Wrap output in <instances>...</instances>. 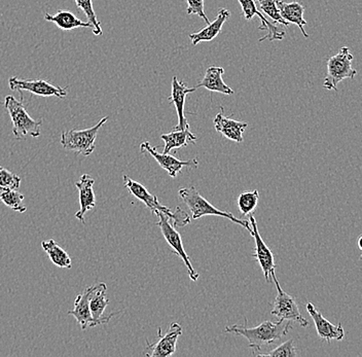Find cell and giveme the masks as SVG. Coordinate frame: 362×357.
<instances>
[{
  "label": "cell",
  "mask_w": 362,
  "mask_h": 357,
  "mask_svg": "<svg viewBox=\"0 0 362 357\" xmlns=\"http://www.w3.org/2000/svg\"><path fill=\"white\" fill-rule=\"evenodd\" d=\"M42 247L54 265L58 268L71 269L72 263L69 254L60 247L55 240L49 239V240L42 241Z\"/></svg>",
  "instance_id": "obj_25"
},
{
  "label": "cell",
  "mask_w": 362,
  "mask_h": 357,
  "mask_svg": "<svg viewBox=\"0 0 362 357\" xmlns=\"http://www.w3.org/2000/svg\"><path fill=\"white\" fill-rule=\"evenodd\" d=\"M76 4L79 10L83 11V13H85L88 22L92 25L93 35L95 36L103 35L101 23L99 22L96 12L94 10V6H93V0H76Z\"/></svg>",
  "instance_id": "obj_28"
},
{
  "label": "cell",
  "mask_w": 362,
  "mask_h": 357,
  "mask_svg": "<svg viewBox=\"0 0 362 357\" xmlns=\"http://www.w3.org/2000/svg\"><path fill=\"white\" fill-rule=\"evenodd\" d=\"M94 184L95 180L90 177L89 174H83L79 182H76L79 195V210L76 213V218L83 223H86L85 214L96 205V198H95L94 189H93Z\"/></svg>",
  "instance_id": "obj_17"
},
{
  "label": "cell",
  "mask_w": 362,
  "mask_h": 357,
  "mask_svg": "<svg viewBox=\"0 0 362 357\" xmlns=\"http://www.w3.org/2000/svg\"><path fill=\"white\" fill-rule=\"evenodd\" d=\"M296 356H298V352H296V346L293 345V339H291V340L286 341V342L283 343V344L278 346V347L272 350L269 353L257 354V356L262 357H296Z\"/></svg>",
  "instance_id": "obj_31"
},
{
  "label": "cell",
  "mask_w": 362,
  "mask_h": 357,
  "mask_svg": "<svg viewBox=\"0 0 362 357\" xmlns=\"http://www.w3.org/2000/svg\"><path fill=\"white\" fill-rule=\"evenodd\" d=\"M361 240H362V236L358 237V240H357V244H358L359 250H362V245H361Z\"/></svg>",
  "instance_id": "obj_33"
},
{
  "label": "cell",
  "mask_w": 362,
  "mask_h": 357,
  "mask_svg": "<svg viewBox=\"0 0 362 357\" xmlns=\"http://www.w3.org/2000/svg\"><path fill=\"white\" fill-rule=\"evenodd\" d=\"M21 185V177L0 167V192L18 189Z\"/></svg>",
  "instance_id": "obj_30"
},
{
  "label": "cell",
  "mask_w": 362,
  "mask_h": 357,
  "mask_svg": "<svg viewBox=\"0 0 362 357\" xmlns=\"http://www.w3.org/2000/svg\"><path fill=\"white\" fill-rule=\"evenodd\" d=\"M277 2L278 0H257V4H259L260 11L262 13H266L274 22H277L283 26H288L289 24L285 22L280 16Z\"/></svg>",
  "instance_id": "obj_29"
},
{
  "label": "cell",
  "mask_w": 362,
  "mask_h": 357,
  "mask_svg": "<svg viewBox=\"0 0 362 357\" xmlns=\"http://www.w3.org/2000/svg\"><path fill=\"white\" fill-rule=\"evenodd\" d=\"M278 10H279L280 16L285 22L288 24H294L300 28L302 31L303 35L305 38L309 37L307 31H305V26L307 25L304 18L305 8L300 2H286L282 0H278L277 2Z\"/></svg>",
  "instance_id": "obj_21"
},
{
  "label": "cell",
  "mask_w": 362,
  "mask_h": 357,
  "mask_svg": "<svg viewBox=\"0 0 362 357\" xmlns=\"http://www.w3.org/2000/svg\"><path fill=\"white\" fill-rule=\"evenodd\" d=\"M106 291H107V286L105 283H103V282L97 283L95 286L94 293L90 297V311L93 320L96 322V325L105 324V323L110 322V320L115 315L113 313L107 316H103L106 307L110 304V300L106 297Z\"/></svg>",
  "instance_id": "obj_19"
},
{
  "label": "cell",
  "mask_w": 362,
  "mask_h": 357,
  "mask_svg": "<svg viewBox=\"0 0 362 357\" xmlns=\"http://www.w3.org/2000/svg\"><path fill=\"white\" fill-rule=\"evenodd\" d=\"M157 216H158L157 226L162 230L163 236L166 239L170 247L172 248V252L177 254L182 259L183 263H185V267L187 268L189 278H191L192 281H197L200 275L194 271V267H192L191 261H189V255L185 252L180 233L176 230L174 226L171 225L168 216H165L162 212H158Z\"/></svg>",
  "instance_id": "obj_8"
},
{
  "label": "cell",
  "mask_w": 362,
  "mask_h": 357,
  "mask_svg": "<svg viewBox=\"0 0 362 357\" xmlns=\"http://www.w3.org/2000/svg\"><path fill=\"white\" fill-rule=\"evenodd\" d=\"M223 74H225V69L223 67L210 66L206 70L203 80L196 86L197 89L205 88L208 91L219 93V94H234V90L223 81Z\"/></svg>",
  "instance_id": "obj_20"
},
{
  "label": "cell",
  "mask_w": 362,
  "mask_h": 357,
  "mask_svg": "<svg viewBox=\"0 0 362 357\" xmlns=\"http://www.w3.org/2000/svg\"><path fill=\"white\" fill-rule=\"evenodd\" d=\"M196 91V87H187L185 81L178 80L177 76H173L171 96L168 98L170 103H173L175 106L178 115V124L173 128V130H185V129L189 128L185 115V99H187V95Z\"/></svg>",
  "instance_id": "obj_14"
},
{
  "label": "cell",
  "mask_w": 362,
  "mask_h": 357,
  "mask_svg": "<svg viewBox=\"0 0 362 357\" xmlns=\"http://www.w3.org/2000/svg\"><path fill=\"white\" fill-rule=\"evenodd\" d=\"M245 323L242 325L234 324L232 327H226V333L238 334L247 339L249 347L255 351H260L262 346L270 345L276 341L280 340L286 336L289 329H293L291 322L278 320L277 322H264L260 323L259 327H248Z\"/></svg>",
  "instance_id": "obj_1"
},
{
  "label": "cell",
  "mask_w": 362,
  "mask_h": 357,
  "mask_svg": "<svg viewBox=\"0 0 362 357\" xmlns=\"http://www.w3.org/2000/svg\"><path fill=\"white\" fill-rule=\"evenodd\" d=\"M259 200V194L257 189L255 191L242 192L238 197V208L242 216H247L255 211Z\"/></svg>",
  "instance_id": "obj_26"
},
{
  "label": "cell",
  "mask_w": 362,
  "mask_h": 357,
  "mask_svg": "<svg viewBox=\"0 0 362 357\" xmlns=\"http://www.w3.org/2000/svg\"><path fill=\"white\" fill-rule=\"evenodd\" d=\"M238 1H239L240 6H241L244 17H245L247 21H250L255 16H257L260 19V22H262L259 27V30L269 31L268 35L260 38L259 42H264V40H270V42L282 40L285 37V35H286L285 31L282 30L281 28H278L274 22L272 23L257 10V4H255V0H238Z\"/></svg>",
  "instance_id": "obj_13"
},
{
  "label": "cell",
  "mask_w": 362,
  "mask_h": 357,
  "mask_svg": "<svg viewBox=\"0 0 362 357\" xmlns=\"http://www.w3.org/2000/svg\"><path fill=\"white\" fill-rule=\"evenodd\" d=\"M204 1L205 0H187V15H197L206 22V24L210 23L209 18L206 16L205 10H204Z\"/></svg>",
  "instance_id": "obj_32"
},
{
  "label": "cell",
  "mask_w": 362,
  "mask_h": 357,
  "mask_svg": "<svg viewBox=\"0 0 362 357\" xmlns=\"http://www.w3.org/2000/svg\"><path fill=\"white\" fill-rule=\"evenodd\" d=\"M305 308H307L308 313L310 314L314 323H315L319 338L327 341L328 344L332 342V340L341 341L345 338V331H344L341 323L334 325L328 322L323 317L322 314L317 310L316 307L312 303H308Z\"/></svg>",
  "instance_id": "obj_15"
},
{
  "label": "cell",
  "mask_w": 362,
  "mask_h": 357,
  "mask_svg": "<svg viewBox=\"0 0 362 357\" xmlns=\"http://www.w3.org/2000/svg\"><path fill=\"white\" fill-rule=\"evenodd\" d=\"M160 139L165 142L164 153H169L172 150L185 148L189 144H194L197 136L191 132L189 128L185 130H173L168 134H163Z\"/></svg>",
  "instance_id": "obj_24"
},
{
  "label": "cell",
  "mask_w": 362,
  "mask_h": 357,
  "mask_svg": "<svg viewBox=\"0 0 362 357\" xmlns=\"http://www.w3.org/2000/svg\"><path fill=\"white\" fill-rule=\"evenodd\" d=\"M141 153H148L153 159L158 163L164 170L168 172L170 177L174 178L183 168L197 169L199 167V162L197 159L189 160V161H181L174 156L169 153H158L157 148H153L148 141L142 142L140 146Z\"/></svg>",
  "instance_id": "obj_11"
},
{
  "label": "cell",
  "mask_w": 362,
  "mask_h": 357,
  "mask_svg": "<svg viewBox=\"0 0 362 357\" xmlns=\"http://www.w3.org/2000/svg\"><path fill=\"white\" fill-rule=\"evenodd\" d=\"M94 289L95 286H90L83 293L78 295L74 302V310L68 311L69 315L76 318L83 331L87 329L88 327H96V322L93 320L90 311V300L94 293Z\"/></svg>",
  "instance_id": "obj_18"
},
{
  "label": "cell",
  "mask_w": 362,
  "mask_h": 357,
  "mask_svg": "<svg viewBox=\"0 0 362 357\" xmlns=\"http://www.w3.org/2000/svg\"><path fill=\"white\" fill-rule=\"evenodd\" d=\"M45 20L55 24L59 29L64 31L74 30L76 28H92V25L89 22L81 21L69 11L59 10L55 15L45 13Z\"/></svg>",
  "instance_id": "obj_23"
},
{
  "label": "cell",
  "mask_w": 362,
  "mask_h": 357,
  "mask_svg": "<svg viewBox=\"0 0 362 357\" xmlns=\"http://www.w3.org/2000/svg\"><path fill=\"white\" fill-rule=\"evenodd\" d=\"M182 334V327L178 323H171L169 331L162 334V329H158V340L155 344L146 341V356L149 357H168L176 351L178 338Z\"/></svg>",
  "instance_id": "obj_10"
},
{
  "label": "cell",
  "mask_w": 362,
  "mask_h": 357,
  "mask_svg": "<svg viewBox=\"0 0 362 357\" xmlns=\"http://www.w3.org/2000/svg\"><path fill=\"white\" fill-rule=\"evenodd\" d=\"M4 107L10 115L13 134L16 139H24L26 136L34 139L40 136L42 121H35L28 115L23 101V94L20 100L11 95L6 96L4 99Z\"/></svg>",
  "instance_id": "obj_3"
},
{
  "label": "cell",
  "mask_w": 362,
  "mask_h": 357,
  "mask_svg": "<svg viewBox=\"0 0 362 357\" xmlns=\"http://www.w3.org/2000/svg\"><path fill=\"white\" fill-rule=\"evenodd\" d=\"M249 223H250L251 236L255 238V250L253 257L259 262L260 268H262L264 276L267 282H270L271 272L276 269L275 259H274L273 252L270 248L264 242L257 229V221L252 213L249 214Z\"/></svg>",
  "instance_id": "obj_12"
},
{
  "label": "cell",
  "mask_w": 362,
  "mask_h": 357,
  "mask_svg": "<svg viewBox=\"0 0 362 357\" xmlns=\"http://www.w3.org/2000/svg\"><path fill=\"white\" fill-rule=\"evenodd\" d=\"M352 54L349 47H343L339 53L327 60V74L323 81V87L328 91H337L338 85L346 78H353L356 76L357 71L352 67Z\"/></svg>",
  "instance_id": "obj_6"
},
{
  "label": "cell",
  "mask_w": 362,
  "mask_h": 357,
  "mask_svg": "<svg viewBox=\"0 0 362 357\" xmlns=\"http://www.w3.org/2000/svg\"><path fill=\"white\" fill-rule=\"evenodd\" d=\"M214 123L215 130L223 134L226 139L237 142V144L243 142V133L248 126L245 122L236 121V119L226 117L223 115V108L221 107V112L215 115Z\"/></svg>",
  "instance_id": "obj_16"
},
{
  "label": "cell",
  "mask_w": 362,
  "mask_h": 357,
  "mask_svg": "<svg viewBox=\"0 0 362 357\" xmlns=\"http://www.w3.org/2000/svg\"><path fill=\"white\" fill-rule=\"evenodd\" d=\"M271 277L273 278L278 291L273 309L271 311L272 315L276 316L279 320H286V322H298L303 327H307L309 322L300 313L296 299L283 291L277 277H276L275 270L272 271Z\"/></svg>",
  "instance_id": "obj_7"
},
{
  "label": "cell",
  "mask_w": 362,
  "mask_h": 357,
  "mask_svg": "<svg viewBox=\"0 0 362 357\" xmlns=\"http://www.w3.org/2000/svg\"><path fill=\"white\" fill-rule=\"evenodd\" d=\"M178 196H180V200L191 210L192 216L194 219H199L206 216H221V218L230 219L233 223L241 226L244 229L247 230L250 235L252 233V229H251L248 221L235 218L234 214L230 213V212L223 211L218 208L212 206L205 198L200 195V193L197 191L194 187L180 189L178 192Z\"/></svg>",
  "instance_id": "obj_2"
},
{
  "label": "cell",
  "mask_w": 362,
  "mask_h": 357,
  "mask_svg": "<svg viewBox=\"0 0 362 357\" xmlns=\"http://www.w3.org/2000/svg\"><path fill=\"white\" fill-rule=\"evenodd\" d=\"M123 180L124 187L129 189V192L138 200L144 203L153 213L158 214V212H162L165 216H168L169 219L173 221L174 227H185L191 223L189 214L185 210L180 209V207H176L175 211L173 212L169 207L160 204L158 202V197L149 193L146 187L139 182H135L128 175H124Z\"/></svg>",
  "instance_id": "obj_4"
},
{
  "label": "cell",
  "mask_w": 362,
  "mask_h": 357,
  "mask_svg": "<svg viewBox=\"0 0 362 357\" xmlns=\"http://www.w3.org/2000/svg\"><path fill=\"white\" fill-rule=\"evenodd\" d=\"M0 202L6 206L10 207L13 211L24 213L27 207L24 205V195L19 193L17 189H8V191L0 192Z\"/></svg>",
  "instance_id": "obj_27"
},
{
  "label": "cell",
  "mask_w": 362,
  "mask_h": 357,
  "mask_svg": "<svg viewBox=\"0 0 362 357\" xmlns=\"http://www.w3.org/2000/svg\"><path fill=\"white\" fill-rule=\"evenodd\" d=\"M107 119L108 117H102L98 124L89 129H83V130L71 129V130L64 131L61 134V144L66 151H74L79 155L88 157L95 151L97 135Z\"/></svg>",
  "instance_id": "obj_5"
},
{
  "label": "cell",
  "mask_w": 362,
  "mask_h": 357,
  "mask_svg": "<svg viewBox=\"0 0 362 357\" xmlns=\"http://www.w3.org/2000/svg\"><path fill=\"white\" fill-rule=\"evenodd\" d=\"M8 87L11 91H18L21 94L23 92H29L36 96L57 97L59 99L67 96L68 89V87H58V86L52 85L44 80H26V78H19L17 76L10 78Z\"/></svg>",
  "instance_id": "obj_9"
},
{
  "label": "cell",
  "mask_w": 362,
  "mask_h": 357,
  "mask_svg": "<svg viewBox=\"0 0 362 357\" xmlns=\"http://www.w3.org/2000/svg\"><path fill=\"white\" fill-rule=\"evenodd\" d=\"M230 17V13L226 8H221L219 10L218 15L214 22H210L207 24V27L203 28L199 33H192L189 35V40H192V44L194 46L200 44L202 42H211L217 35L221 33L223 29V24L226 23V20Z\"/></svg>",
  "instance_id": "obj_22"
}]
</instances>
